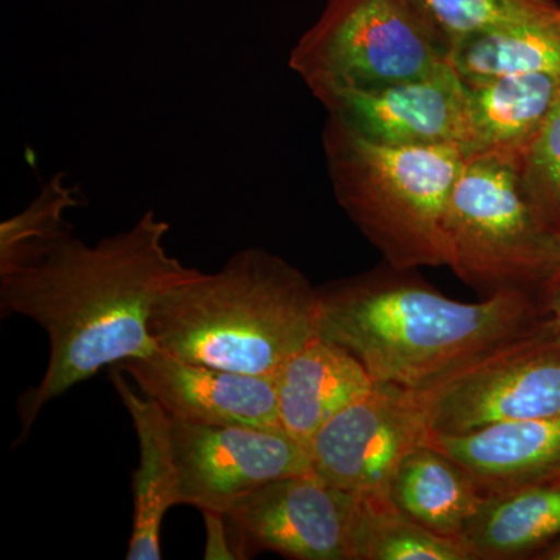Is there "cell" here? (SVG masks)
<instances>
[{"instance_id":"cell-25","label":"cell","mask_w":560,"mask_h":560,"mask_svg":"<svg viewBox=\"0 0 560 560\" xmlns=\"http://www.w3.org/2000/svg\"><path fill=\"white\" fill-rule=\"evenodd\" d=\"M545 326L560 345V283L552 289L550 319L545 323Z\"/></svg>"},{"instance_id":"cell-9","label":"cell","mask_w":560,"mask_h":560,"mask_svg":"<svg viewBox=\"0 0 560 560\" xmlns=\"http://www.w3.org/2000/svg\"><path fill=\"white\" fill-rule=\"evenodd\" d=\"M171 419L180 504L224 515L253 490L312 471L307 445L283 429Z\"/></svg>"},{"instance_id":"cell-2","label":"cell","mask_w":560,"mask_h":560,"mask_svg":"<svg viewBox=\"0 0 560 560\" xmlns=\"http://www.w3.org/2000/svg\"><path fill=\"white\" fill-rule=\"evenodd\" d=\"M318 335L361 361L374 382L415 390L539 329L528 291L451 300L412 270H374L319 287Z\"/></svg>"},{"instance_id":"cell-12","label":"cell","mask_w":560,"mask_h":560,"mask_svg":"<svg viewBox=\"0 0 560 560\" xmlns=\"http://www.w3.org/2000/svg\"><path fill=\"white\" fill-rule=\"evenodd\" d=\"M117 366L171 418L208 425L282 429L275 377L190 363L160 349Z\"/></svg>"},{"instance_id":"cell-3","label":"cell","mask_w":560,"mask_h":560,"mask_svg":"<svg viewBox=\"0 0 560 560\" xmlns=\"http://www.w3.org/2000/svg\"><path fill=\"white\" fill-rule=\"evenodd\" d=\"M319 291L296 267L260 248L219 272L198 271L165 291L150 331L158 349L190 363L275 377L318 335Z\"/></svg>"},{"instance_id":"cell-4","label":"cell","mask_w":560,"mask_h":560,"mask_svg":"<svg viewBox=\"0 0 560 560\" xmlns=\"http://www.w3.org/2000/svg\"><path fill=\"white\" fill-rule=\"evenodd\" d=\"M323 143L335 197L389 267H448L445 217L469 160L463 147L383 145L331 114Z\"/></svg>"},{"instance_id":"cell-19","label":"cell","mask_w":560,"mask_h":560,"mask_svg":"<svg viewBox=\"0 0 560 560\" xmlns=\"http://www.w3.org/2000/svg\"><path fill=\"white\" fill-rule=\"evenodd\" d=\"M448 61L466 86L530 73L560 77V10L466 39Z\"/></svg>"},{"instance_id":"cell-17","label":"cell","mask_w":560,"mask_h":560,"mask_svg":"<svg viewBox=\"0 0 560 560\" xmlns=\"http://www.w3.org/2000/svg\"><path fill=\"white\" fill-rule=\"evenodd\" d=\"M388 497L423 528L460 539L486 495L466 467L427 442L401 460Z\"/></svg>"},{"instance_id":"cell-18","label":"cell","mask_w":560,"mask_h":560,"mask_svg":"<svg viewBox=\"0 0 560 560\" xmlns=\"http://www.w3.org/2000/svg\"><path fill=\"white\" fill-rule=\"evenodd\" d=\"M560 536V480L485 497L460 539L477 560L521 558Z\"/></svg>"},{"instance_id":"cell-21","label":"cell","mask_w":560,"mask_h":560,"mask_svg":"<svg viewBox=\"0 0 560 560\" xmlns=\"http://www.w3.org/2000/svg\"><path fill=\"white\" fill-rule=\"evenodd\" d=\"M83 205L79 187L57 173L18 215L0 224V275L31 264L51 242L69 231L65 215Z\"/></svg>"},{"instance_id":"cell-24","label":"cell","mask_w":560,"mask_h":560,"mask_svg":"<svg viewBox=\"0 0 560 560\" xmlns=\"http://www.w3.org/2000/svg\"><path fill=\"white\" fill-rule=\"evenodd\" d=\"M206 523L205 559H235L237 556L230 547V537L226 534V517L219 512H202Z\"/></svg>"},{"instance_id":"cell-13","label":"cell","mask_w":560,"mask_h":560,"mask_svg":"<svg viewBox=\"0 0 560 560\" xmlns=\"http://www.w3.org/2000/svg\"><path fill=\"white\" fill-rule=\"evenodd\" d=\"M429 442L466 467L485 495L560 480V416L431 434Z\"/></svg>"},{"instance_id":"cell-6","label":"cell","mask_w":560,"mask_h":560,"mask_svg":"<svg viewBox=\"0 0 560 560\" xmlns=\"http://www.w3.org/2000/svg\"><path fill=\"white\" fill-rule=\"evenodd\" d=\"M448 62L447 46L415 0H327L289 66L320 101L335 91L423 79Z\"/></svg>"},{"instance_id":"cell-5","label":"cell","mask_w":560,"mask_h":560,"mask_svg":"<svg viewBox=\"0 0 560 560\" xmlns=\"http://www.w3.org/2000/svg\"><path fill=\"white\" fill-rule=\"evenodd\" d=\"M448 268L486 296L526 291L539 279L555 282L560 267L559 230H550L530 200L514 162L467 160L445 217Z\"/></svg>"},{"instance_id":"cell-16","label":"cell","mask_w":560,"mask_h":560,"mask_svg":"<svg viewBox=\"0 0 560 560\" xmlns=\"http://www.w3.org/2000/svg\"><path fill=\"white\" fill-rule=\"evenodd\" d=\"M470 142L467 156L495 158L521 167L560 95V77H503L467 86Z\"/></svg>"},{"instance_id":"cell-7","label":"cell","mask_w":560,"mask_h":560,"mask_svg":"<svg viewBox=\"0 0 560 560\" xmlns=\"http://www.w3.org/2000/svg\"><path fill=\"white\" fill-rule=\"evenodd\" d=\"M419 393L431 434L560 416V345L540 324L528 337Z\"/></svg>"},{"instance_id":"cell-22","label":"cell","mask_w":560,"mask_h":560,"mask_svg":"<svg viewBox=\"0 0 560 560\" xmlns=\"http://www.w3.org/2000/svg\"><path fill=\"white\" fill-rule=\"evenodd\" d=\"M418 9L447 46L504 25L539 20L558 13L555 0H415Z\"/></svg>"},{"instance_id":"cell-1","label":"cell","mask_w":560,"mask_h":560,"mask_svg":"<svg viewBox=\"0 0 560 560\" xmlns=\"http://www.w3.org/2000/svg\"><path fill=\"white\" fill-rule=\"evenodd\" d=\"M168 231L153 210L94 246L69 230L31 264L0 275L2 315L35 320L50 342L43 381L20 399V441L49 401L103 368L156 352L154 305L197 272L165 248Z\"/></svg>"},{"instance_id":"cell-27","label":"cell","mask_w":560,"mask_h":560,"mask_svg":"<svg viewBox=\"0 0 560 560\" xmlns=\"http://www.w3.org/2000/svg\"><path fill=\"white\" fill-rule=\"evenodd\" d=\"M559 246H560V230H559ZM559 283H560V267H559L558 275H556L555 282L551 283L552 289H555L556 285H559Z\"/></svg>"},{"instance_id":"cell-20","label":"cell","mask_w":560,"mask_h":560,"mask_svg":"<svg viewBox=\"0 0 560 560\" xmlns=\"http://www.w3.org/2000/svg\"><path fill=\"white\" fill-rule=\"evenodd\" d=\"M355 560H477L459 537L423 528L388 495L361 497Z\"/></svg>"},{"instance_id":"cell-26","label":"cell","mask_w":560,"mask_h":560,"mask_svg":"<svg viewBox=\"0 0 560 560\" xmlns=\"http://www.w3.org/2000/svg\"><path fill=\"white\" fill-rule=\"evenodd\" d=\"M545 559L560 560V548H556V550H552L550 555L545 556Z\"/></svg>"},{"instance_id":"cell-14","label":"cell","mask_w":560,"mask_h":560,"mask_svg":"<svg viewBox=\"0 0 560 560\" xmlns=\"http://www.w3.org/2000/svg\"><path fill=\"white\" fill-rule=\"evenodd\" d=\"M275 385L280 425L308 447L320 427L364 396L374 378L348 349L316 335L282 364Z\"/></svg>"},{"instance_id":"cell-11","label":"cell","mask_w":560,"mask_h":560,"mask_svg":"<svg viewBox=\"0 0 560 560\" xmlns=\"http://www.w3.org/2000/svg\"><path fill=\"white\" fill-rule=\"evenodd\" d=\"M319 102L331 116L383 145H459L466 153L469 147V95L451 62L423 79L335 91Z\"/></svg>"},{"instance_id":"cell-23","label":"cell","mask_w":560,"mask_h":560,"mask_svg":"<svg viewBox=\"0 0 560 560\" xmlns=\"http://www.w3.org/2000/svg\"><path fill=\"white\" fill-rule=\"evenodd\" d=\"M521 173L530 200L547 213H560V95L528 153Z\"/></svg>"},{"instance_id":"cell-8","label":"cell","mask_w":560,"mask_h":560,"mask_svg":"<svg viewBox=\"0 0 560 560\" xmlns=\"http://www.w3.org/2000/svg\"><path fill=\"white\" fill-rule=\"evenodd\" d=\"M430 438L429 412L419 390L374 382L313 436L312 471L355 495H388L401 460Z\"/></svg>"},{"instance_id":"cell-10","label":"cell","mask_w":560,"mask_h":560,"mask_svg":"<svg viewBox=\"0 0 560 560\" xmlns=\"http://www.w3.org/2000/svg\"><path fill=\"white\" fill-rule=\"evenodd\" d=\"M361 497L313 471L253 490L224 514L245 552L294 560H355Z\"/></svg>"},{"instance_id":"cell-15","label":"cell","mask_w":560,"mask_h":560,"mask_svg":"<svg viewBox=\"0 0 560 560\" xmlns=\"http://www.w3.org/2000/svg\"><path fill=\"white\" fill-rule=\"evenodd\" d=\"M119 366L110 381L130 412L139 441V466L132 471V530L128 560H160L165 514L180 504L178 469L173 453L172 419L150 397H140L125 381Z\"/></svg>"}]
</instances>
